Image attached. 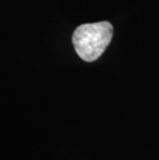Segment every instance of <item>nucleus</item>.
<instances>
[{
  "label": "nucleus",
  "mask_w": 159,
  "mask_h": 160,
  "mask_svg": "<svg viewBox=\"0 0 159 160\" xmlns=\"http://www.w3.org/2000/svg\"><path fill=\"white\" fill-rule=\"evenodd\" d=\"M113 37V26L110 22L83 24L74 30L72 43L77 54L86 62L97 60Z\"/></svg>",
  "instance_id": "obj_1"
}]
</instances>
